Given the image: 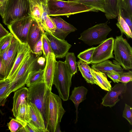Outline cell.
<instances>
[{
  "mask_svg": "<svg viewBox=\"0 0 132 132\" xmlns=\"http://www.w3.org/2000/svg\"><path fill=\"white\" fill-rule=\"evenodd\" d=\"M61 98L50 92L48 94L45 106V126L48 132H55L65 111Z\"/></svg>",
  "mask_w": 132,
  "mask_h": 132,
  "instance_id": "1",
  "label": "cell"
},
{
  "mask_svg": "<svg viewBox=\"0 0 132 132\" xmlns=\"http://www.w3.org/2000/svg\"><path fill=\"white\" fill-rule=\"evenodd\" d=\"M47 10L50 16L64 15L67 17L79 13L97 11L92 8L76 2L61 0H49L47 3Z\"/></svg>",
  "mask_w": 132,
  "mask_h": 132,
  "instance_id": "2",
  "label": "cell"
},
{
  "mask_svg": "<svg viewBox=\"0 0 132 132\" xmlns=\"http://www.w3.org/2000/svg\"><path fill=\"white\" fill-rule=\"evenodd\" d=\"M39 57H36L32 51L26 56L14 78L10 81L9 95L12 92H15L24 85L31 71L42 68L38 67L39 64Z\"/></svg>",
  "mask_w": 132,
  "mask_h": 132,
  "instance_id": "3",
  "label": "cell"
},
{
  "mask_svg": "<svg viewBox=\"0 0 132 132\" xmlns=\"http://www.w3.org/2000/svg\"><path fill=\"white\" fill-rule=\"evenodd\" d=\"M29 15H30V0H7L2 21L8 26Z\"/></svg>",
  "mask_w": 132,
  "mask_h": 132,
  "instance_id": "4",
  "label": "cell"
},
{
  "mask_svg": "<svg viewBox=\"0 0 132 132\" xmlns=\"http://www.w3.org/2000/svg\"><path fill=\"white\" fill-rule=\"evenodd\" d=\"M73 76L64 62L57 61L53 85H54L57 89L59 96L64 101L69 99Z\"/></svg>",
  "mask_w": 132,
  "mask_h": 132,
  "instance_id": "5",
  "label": "cell"
},
{
  "mask_svg": "<svg viewBox=\"0 0 132 132\" xmlns=\"http://www.w3.org/2000/svg\"><path fill=\"white\" fill-rule=\"evenodd\" d=\"M123 35L121 34L114 39L113 54L116 61L124 70H128L132 68V48Z\"/></svg>",
  "mask_w": 132,
  "mask_h": 132,
  "instance_id": "6",
  "label": "cell"
},
{
  "mask_svg": "<svg viewBox=\"0 0 132 132\" xmlns=\"http://www.w3.org/2000/svg\"><path fill=\"white\" fill-rule=\"evenodd\" d=\"M111 30L107 23L98 24L83 31L78 39L90 46L100 44L107 39Z\"/></svg>",
  "mask_w": 132,
  "mask_h": 132,
  "instance_id": "7",
  "label": "cell"
},
{
  "mask_svg": "<svg viewBox=\"0 0 132 132\" xmlns=\"http://www.w3.org/2000/svg\"><path fill=\"white\" fill-rule=\"evenodd\" d=\"M28 87V102L35 104L39 110L44 118L45 125L46 100L48 94L51 90L46 88L44 81Z\"/></svg>",
  "mask_w": 132,
  "mask_h": 132,
  "instance_id": "8",
  "label": "cell"
},
{
  "mask_svg": "<svg viewBox=\"0 0 132 132\" xmlns=\"http://www.w3.org/2000/svg\"><path fill=\"white\" fill-rule=\"evenodd\" d=\"M34 19L29 15L7 26L10 32L20 43H27L28 32Z\"/></svg>",
  "mask_w": 132,
  "mask_h": 132,
  "instance_id": "9",
  "label": "cell"
},
{
  "mask_svg": "<svg viewBox=\"0 0 132 132\" xmlns=\"http://www.w3.org/2000/svg\"><path fill=\"white\" fill-rule=\"evenodd\" d=\"M114 39L112 37L109 38L95 47L93 54L91 64H98L114 58L113 54Z\"/></svg>",
  "mask_w": 132,
  "mask_h": 132,
  "instance_id": "10",
  "label": "cell"
},
{
  "mask_svg": "<svg viewBox=\"0 0 132 132\" xmlns=\"http://www.w3.org/2000/svg\"><path fill=\"white\" fill-rule=\"evenodd\" d=\"M44 34L56 58L65 57L71 45L67 41L59 39L49 32H45Z\"/></svg>",
  "mask_w": 132,
  "mask_h": 132,
  "instance_id": "11",
  "label": "cell"
},
{
  "mask_svg": "<svg viewBox=\"0 0 132 132\" xmlns=\"http://www.w3.org/2000/svg\"><path fill=\"white\" fill-rule=\"evenodd\" d=\"M127 84L122 83L116 84L110 90L108 91L103 98L102 104L110 108L114 106L120 100L118 97L120 96L122 98L123 94L126 93Z\"/></svg>",
  "mask_w": 132,
  "mask_h": 132,
  "instance_id": "12",
  "label": "cell"
},
{
  "mask_svg": "<svg viewBox=\"0 0 132 132\" xmlns=\"http://www.w3.org/2000/svg\"><path fill=\"white\" fill-rule=\"evenodd\" d=\"M45 59L46 64L44 68V81L46 88L51 90L57 61L53 53H49Z\"/></svg>",
  "mask_w": 132,
  "mask_h": 132,
  "instance_id": "13",
  "label": "cell"
},
{
  "mask_svg": "<svg viewBox=\"0 0 132 132\" xmlns=\"http://www.w3.org/2000/svg\"><path fill=\"white\" fill-rule=\"evenodd\" d=\"M51 18L56 27L55 31L53 34L59 39L65 40L70 33L77 30L73 26L67 22L60 16Z\"/></svg>",
  "mask_w": 132,
  "mask_h": 132,
  "instance_id": "14",
  "label": "cell"
},
{
  "mask_svg": "<svg viewBox=\"0 0 132 132\" xmlns=\"http://www.w3.org/2000/svg\"><path fill=\"white\" fill-rule=\"evenodd\" d=\"M31 51L27 43L20 42L17 57L10 74L6 79H9L10 81L13 79L25 57Z\"/></svg>",
  "mask_w": 132,
  "mask_h": 132,
  "instance_id": "15",
  "label": "cell"
},
{
  "mask_svg": "<svg viewBox=\"0 0 132 132\" xmlns=\"http://www.w3.org/2000/svg\"><path fill=\"white\" fill-rule=\"evenodd\" d=\"M20 44V42L13 36L7 52L6 78L10 74L17 57Z\"/></svg>",
  "mask_w": 132,
  "mask_h": 132,
  "instance_id": "16",
  "label": "cell"
},
{
  "mask_svg": "<svg viewBox=\"0 0 132 132\" xmlns=\"http://www.w3.org/2000/svg\"><path fill=\"white\" fill-rule=\"evenodd\" d=\"M37 22L34 20L30 26L27 35L26 43L32 51L34 46L44 34Z\"/></svg>",
  "mask_w": 132,
  "mask_h": 132,
  "instance_id": "17",
  "label": "cell"
},
{
  "mask_svg": "<svg viewBox=\"0 0 132 132\" xmlns=\"http://www.w3.org/2000/svg\"><path fill=\"white\" fill-rule=\"evenodd\" d=\"M113 62L107 60L100 63L92 64L91 68L93 70L100 71L105 74L109 72L121 73L123 72L124 69L115 61Z\"/></svg>",
  "mask_w": 132,
  "mask_h": 132,
  "instance_id": "18",
  "label": "cell"
},
{
  "mask_svg": "<svg viewBox=\"0 0 132 132\" xmlns=\"http://www.w3.org/2000/svg\"><path fill=\"white\" fill-rule=\"evenodd\" d=\"M28 103L30 121L38 128L44 132H48L46 127L44 119L40 111L34 104L31 103Z\"/></svg>",
  "mask_w": 132,
  "mask_h": 132,
  "instance_id": "19",
  "label": "cell"
},
{
  "mask_svg": "<svg viewBox=\"0 0 132 132\" xmlns=\"http://www.w3.org/2000/svg\"><path fill=\"white\" fill-rule=\"evenodd\" d=\"M88 90L82 86L75 87L72 90L69 99L73 103L76 109V119L75 123L77 122L78 118V107L80 103L86 99Z\"/></svg>",
  "mask_w": 132,
  "mask_h": 132,
  "instance_id": "20",
  "label": "cell"
},
{
  "mask_svg": "<svg viewBox=\"0 0 132 132\" xmlns=\"http://www.w3.org/2000/svg\"><path fill=\"white\" fill-rule=\"evenodd\" d=\"M28 93V88L26 87H22L15 92L12 111L15 117L20 104L25 100L27 99Z\"/></svg>",
  "mask_w": 132,
  "mask_h": 132,
  "instance_id": "21",
  "label": "cell"
},
{
  "mask_svg": "<svg viewBox=\"0 0 132 132\" xmlns=\"http://www.w3.org/2000/svg\"><path fill=\"white\" fill-rule=\"evenodd\" d=\"M90 71L96 84L102 89L106 91H108L111 90L112 87L110 82L108 80L105 73L95 71L91 68H90Z\"/></svg>",
  "mask_w": 132,
  "mask_h": 132,
  "instance_id": "22",
  "label": "cell"
},
{
  "mask_svg": "<svg viewBox=\"0 0 132 132\" xmlns=\"http://www.w3.org/2000/svg\"><path fill=\"white\" fill-rule=\"evenodd\" d=\"M120 0H105V15L108 20L116 19L119 13Z\"/></svg>",
  "mask_w": 132,
  "mask_h": 132,
  "instance_id": "23",
  "label": "cell"
},
{
  "mask_svg": "<svg viewBox=\"0 0 132 132\" xmlns=\"http://www.w3.org/2000/svg\"><path fill=\"white\" fill-rule=\"evenodd\" d=\"M30 15L36 21L40 28L44 7L36 0H30Z\"/></svg>",
  "mask_w": 132,
  "mask_h": 132,
  "instance_id": "24",
  "label": "cell"
},
{
  "mask_svg": "<svg viewBox=\"0 0 132 132\" xmlns=\"http://www.w3.org/2000/svg\"><path fill=\"white\" fill-rule=\"evenodd\" d=\"M56 28L54 22L48 14L47 8L44 7L42 17L40 29L44 33L47 32L53 34L55 31Z\"/></svg>",
  "mask_w": 132,
  "mask_h": 132,
  "instance_id": "25",
  "label": "cell"
},
{
  "mask_svg": "<svg viewBox=\"0 0 132 132\" xmlns=\"http://www.w3.org/2000/svg\"><path fill=\"white\" fill-rule=\"evenodd\" d=\"M15 118L26 123L30 121L27 99L25 100L20 105Z\"/></svg>",
  "mask_w": 132,
  "mask_h": 132,
  "instance_id": "26",
  "label": "cell"
},
{
  "mask_svg": "<svg viewBox=\"0 0 132 132\" xmlns=\"http://www.w3.org/2000/svg\"><path fill=\"white\" fill-rule=\"evenodd\" d=\"M44 68H40L32 71L29 73L26 84L29 86L44 81Z\"/></svg>",
  "mask_w": 132,
  "mask_h": 132,
  "instance_id": "27",
  "label": "cell"
},
{
  "mask_svg": "<svg viewBox=\"0 0 132 132\" xmlns=\"http://www.w3.org/2000/svg\"><path fill=\"white\" fill-rule=\"evenodd\" d=\"M10 84L9 79L0 80V107L4 105L7 98L9 95Z\"/></svg>",
  "mask_w": 132,
  "mask_h": 132,
  "instance_id": "28",
  "label": "cell"
},
{
  "mask_svg": "<svg viewBox=\"0 0 132 132\" xmlns=\"http://www.w3.org/2000/svg\"><path fill=\"white\" fill-rule=\"evenodd\" d=\"M75 2L92 8L97 11L105 12V0H78Z\"/></svg>",
  "mask_w": 132,
  "mask_h": 132,
  "instance_id": "29",
  "label": "cell"
},
{
  "mask_svg": "<svg viewBox=\"0 0 132 132\" xmlns=\"http://www.w3.org/2000/svg\"><path fill=\"white\" fill-rule=\"evenodd\" d=\"M64 62L70 72L73 75L77 71V62L74 53L72 52H68L66 54Z\"/></svg>",
  "mask_w": 132,
  "mask_h": 132,
  "instance_id": "30",
  "label": "cell"
},
{
  "mask_svg": "<svg viewBox=\"0 0 132 132\" xmlns=\"http://www.w3.org/2000/svg\"><path fill=\"white\" fill-rule=\"evenodd\" d=\"M132 30V16H131L126 7L122 0H120L119 13Z\"/></svg>",
  "mask_w": 132,
  "mask_h": 132,
  "instance_id": "31",
  "label": "cell"
},
{
  "mask_svg": "<svg viewBox=\"0 0 132 132\" xmlns=\"http://www.w3.org/2000/svg\"><path fill=\"white\" fill-rule=\"evenodd\" d=\"M117 17L118 22L116 25L120 30L121 34H124L128 38H132V31L128 24L119 13Z\"/></svg>",
  "mask_w": 132,
  "mask_h": 132,
  "instance_id": "32",
  "label": "cell"
},
{
  "mask_svg": "<svg viewBox=\"0 0 132 132\" xmlns=\"http://www.w3.org/2000/svg\"><path fill=\"white\" fill-rule=\"evenodd\" d=\"M26 123L15 118L12 119L7 124L11 132H19L20 130L25 126Z\"/></svg>",
  "mask_w": 132,
  "mask_h": 132,
  "instance_id": "33",
  "label": "cell"
},
{
  "mask_svg": "<svg viewBox=\"0 0 132 132\" xmlns=\"http://www.w3.org/2000/svg\"><path fill=\"white\" fill-rule=\"evenodd\" d=\"M95 48L93 47L80 52L77 56L78 58L88 64L91 63L93 54Z\"/></svg>",
  "mask_w": 132,
  "mask_h": 132,
  "instance_id": "34",
  "label": "cell"
},
{
  "mask_svg": "<svg viewBox=\"0 0 132 132\" xmlns=\"http://www.w3.org/2000/svg\"><path fill=\"white\" fill-rule=\"evenodd\" d=\"M13 36L11 32L0 39V55L9 47Z\"/></svg>",
  "mask_w": 132,
  "mask_h": 132,
  "instance_id": "35",
  "label": "cell"
},
{
  "mask_svg": "<svg viewBox=\"0 0 132 132\" xmlns=\"http://www.w3.org/2000/svg\"><path fill=\"white\" fill-rule=\"evenodd\" d=\"M42 50L43 55L46 58L48 54L53 53L51 46L44 34L42 36Z\"/></svg>",
  "mask_w": 132,
  "mask_h": 132,
  "instance_id": "36",
  "label": "cell"
},
{
  "mask_svg": "<svg viewBox=\"0 0 132 132\" xmlns=\"http://www.w3.org/2000/svg\"><path fill=\"white\" fill-rule=\"evenodd\" d=\"M122 117L127 120L130 125H132V108L126 104H125V106L123 112Z\"/></svg>",
  "mask_w": 132,
  "mask_h": 132,
  "instance_id": "37",
  "label": "cell"
},
{
  "mask_svg": "<svg viewBox=\"0 0 132 132\" xmlns=\"http://www.w3.org/2000/svg\"><path fill=\"white\" fill-rule=\"evenodd\" d=\"M32 52L37 57H39L42 54L43 52L42 37L34 46Z\"/></svg>",
  "mask_w": 132,
  "mask_h": 132,
  "instance_id": "38",
  "label": "cell"
},
{
  "mask_svg": "<svg viewBox=\"0 0 132 132\" xmlns=\"http://www.w3.org/2000/svg\"><path fill=\"white\" fill-rule=\"evenodd\" d=\"M119 82L122 83H127L132 80V71H129L127 72H123L120 73Z\"/></svg>",
  "mask_w": 132,
  "mask_h": 132,
  "instance_id": "39",
  "label": "cell"
},
{
  "mask_svg": "<svg viewBox=\"0 0 132 132\" xmlns=\"http://www.w3.org/2000/svg\"><path fill=\"white\" fill-rule=\"evenodd\" d=\"M24 128L26 132H44L36 127L31 121L27 123Z\"/></svg>",
  "mask_w": 132,
  "mask_h": 132,
  "instance_id": "40",
  "label": "cell"
},
{
  "mask_svg": "<svg viewBox=\"0 0 132 132\" xmlns=\"http://www.w3.org/2000/svg\"><path fill=\"white\" fill-rule=\"evenodd\" d=\"M77 64L79 70H81L91 73V68L87 63L79 59L77 62Z\"/></svg>",
  "mask_w": 132,
  "mask_h": 132,
  "instance_id": "41",
  "label": "cell"
},
{
  "mask_svg": "<svg viewBox=\"0 0 132 132\" xmlns=\"http://www.w3.org/2000/svg\"><path fill=\"white\" fill-rule=\"evenodd\" d=\"M8 48V47L2 54L0 55L2 59L3 69L5 74L6 79L7 78L6 71L7 62V52Z\"/></svg>",
  "mask_w": 132,
  "mask_h": 132,
  "instance_id": "42",
  "label": "cell"
},
{
  "mask_svg": "<svg viewBox=\"0 0 132 132\" xmlns=\"http://www.w3.org/2000/svg\"><path fill=\"white\" fill-rule=\"evenodd\" d=\"M79 70L87 83L92 84H96L95 80L91 73L81 70Z\"/></svg>",
  "mask_w": 132,
  "mask_h": 132,
  "instance_id": "43",
  "label": "cell"
},
{
  "mask_svg": "<svg viewBox=\"0 0 132 132\" xmlns=\"http://www.w3.org/2000/svg\"><path fill=\"white\" fill-rule=\"evenodd\" d=\"M120 73L116 72H109L105 73L114 83H118L120 79Z\"/></svg>",
  "mask_w": 132,
  "mask_h": 132,
  "instance_id": "44",
  "label": "cell"
},
{
  "mask_svg": "<svg viewBox=\"0 0 132 132\" xmlns=\"http://www.w3.org/2000/svg\"><path fill=\"white\" fill-rule=\"evenodd\" d=\"M127 11L132 16V0H122Z\"/></svg>",
  "mask_w": 132,
  "mask_h": 132,
  "instance_id": "45",
  "label": "cell"
},
{
  "mask_svg": "<svg viewBox=\"0 0 132 132\" xmlns=\"http://www.w3.org/2000/svg\"><path fill=\"white\" fill-rule=\"evenodd\" d=\"M7 1L0 0V15L2 18H3Z\"/></svg>",
  "mask_w": 132,
  "mask_h": 132,
  "instance_id": "46",
  "label": "cell"
},
{
  "mask_svg": "<svg viewBox=\"0 0 132 132\" xmlns=\"http://www.w3.org/2000/svg\"><path fill=\"white\" fill-rule=\"evenodd\" d=\"M9 32L0 23V39L6 36Z\"/></svg>",
  "mask_w": 132,
  "mask_h": 132,
  "instance_id": "47",
  "label": "cell"
},
{
  "mask_svg": "<svg viewBox=\"0 0 132 132\" xmlns=\"http://www.w3.org/2000/svg\"><path fill=\"white\" fill-rule=\"evenodd\" d=\"M0 78L4 79H6L5 74L4 71L2 62V60L0 55Z\"/></svg>",
  "mask_w": 132,
  "mask_h": 132,
  "instance_id": "48",
  "label": "cell"
},
{
  "mask_svg": "<svg viewBox=\"0 0 132 132\" xmlns=\"http://www.w3.org/2000/svg\"><path fill=\"white\" fill-rule=\"evenodd\" d=\"M42 4L44 7L47 8V6L46 4L45 0H35Z\"/></svg>",
  "mask_w": 132,
  "mask_h": 132,
  "instance_id": "49",
  "label": "cell"
},
{
  "mask_svg": "<svg viewBox=\"0 0 132 132\" xmlns=\"http://www.w3.org/2000/svg\"><path fill=\"white\" fill-rule=\"evenodd\" d=\"M78 0H67V1L69 2H75Z\"/></svg>",
  "mask_w": 132,
  "mask_h": 132,
  "instance_id": "50",
  "label": "cell"
},
{
  "mask_svg": "<svg viewBox=\"0 0 132 132\" xmlns=\"http://www.w3.org/2000/svg\"><path fill=\"white\" fill-rule=\"evenodd\" d=\"M2 79H3L0 78V80H2Z\"/></svg>",
  "mask_w": 132,
  "mask_h": 132,
  "instance_id": "51",
  "label": "cell"
},
{
  "mask_svg": "<svg viewBox=\"0 0 132 132\" xmlns=\"http://www.w3.org/2000/svg\"></svg>",
  "mask_w": 132,
  "mask_h": 132,
  "instance_id": "52",
  "label": "cell"
},
{
  "mask_svg": "<svg viewBox=\"0 0 132 132\" xmlns=\"http://www.w3.org/2000/svg\"><path fill=\"white\" fill-rule=\"evenodd\" d=\"M6 0L7 1V0Z\"/></svg>",
  "mask_w": 132,
  "mask_h": 132,
  "instance_id": "53",
  "label": "cell"
}]
</instances>
